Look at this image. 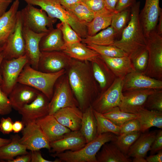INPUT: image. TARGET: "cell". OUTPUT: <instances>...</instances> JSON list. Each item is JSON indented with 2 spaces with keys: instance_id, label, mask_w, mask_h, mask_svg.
<instances>
[{
  "instance_id": "50",
  "label": "cell",
  "mask_w": 162,
  "mask_h": 162,
  "mask_svg": "<svg viewBox=\"0 0 162 162\" xmlns=\"http://www.w3.org/2000/svg\"><path fill=\"white\" fill-rule=\"evenodd\" d=\"M31 161V153L30 152L18 156L15 159L8 161L9 162H30Z\"/></svg>"
},
{
  "instance_id": "46",
  "label": "cell",
  "mask_w": 162,
  "mask_h": 162,
  "mask_svg": "<svg viewBox=\"0 0 162 162\" xmlns=\"http://www.w3.org/2000/svg\"><path fill=\"white\" fill-rule=\"evenodd\" d=\"M162 149V130L160 129L157 131L155 139L150 149V154H155Z\"/></svg>"
},
{
  "instance_id": "30",
  "label": "cell",
  "mask_w": 162,
  "mask_h": 162,
  "mask_svg": "<svg viewBox=\"0 0 162 162\" xmlns=\"http://www.w3.org/2000/svg\"><path fill=\"white\" fill-rule=\"evenodd\" d=\"M80 130L84 137L86 143L92 141L97 136V122L91 105L83 112Z\"/></svg>"
},
{
  "instance_id": "6",
  "label": "cell",
  "mask_w": 162,
  "mask_h": 162,
  "mask_svg": "<svg viewBox=\"0 0 162 162\" xmlns=\"http://www.w3.org/2000/svg\"><path fill=\"white\" fill-rule=\"evenodd\" d=\"M20 11L22 26L36 33H48L57 19L49 17L44 10L30 4H27Z\"/></svg>"
},
{
  "instance_id": "35",
  "label": "cell",
  "mask_w": 162,
  "mask_h": 162,
  "mask_svg": "<svg viewBox=\"0 0 162 162\" xmlns=\"http://www.w3.org/2000/svg\"><path fill=\"white\" fill-rule=\"evenodd\" d=\"M141 133L140 131H136L121 134L117 136L116 140L112 142L124 154L127 156L130 147Z\"/></svg>"
},
{
  "instance_id": "32",
  "label": "cell",
  "mask_w": 162,
  "mask_h": 162,
  "mask_svg": "<svg viewBox=\"0 0 162 162\" xmlns=\"http://www.w3.org/2000/svg\"><path fill=\"white\" fill-rule=\"evenodd\" d=\"M20 137L17 134L11 136V142L0 147V160H12L16 156L27 154L26 147L20 143Z\"/></svg>"
},
{
  "instance_id": "39",
  "label": "cell",
  "mask_w": 162,
  "mask_h": 162,
  "mask_svg": "<svg viewBox=\"0 0 162 162\" xmlns=\"http://www.w3.org/2000/svg\"><path fill=\"white\" fill-rule=\"evenodd\" d=\"M130 9H126L114 13L112 18L111 26L117 35L121 33L125 27L130 14Z\"/></svg>"
},
{
  "instance_id": "44",
  "label": "cell",
  "mask_w": 162,
  "mask_h": 162,
  "mask_svg": "<svg viewBox=\"0 0 162 162\" xmlns=\"http://www.w3.org/2000/svg\"><path fill=\"white\" fill-rule=\"evenodd\" d=\"M12 108L8 96L2 91L0 85V116L9 114Z\"/></svg>"
},
{
  "instance_id": "34",
  "label": "cell",
  "mask_w": 162,
  "mask_h": 162,
  "mask_svg": "<svg viewBox=\"0 0 162 162\" xmlns=\"http://www.w3.org/2000/svg\"><path fill=\"white\" fill-rule=\"evenodd\" d=\"M97 124V136L100 134L111 132L118 136L120 135V127L110 119L105 117L102 114L93 110Z\"/></svg>"
},
{
  "instance_id": "13",
  "label": "cell",
  "mask_w": 162,
  "mask_h": 162,
  "mask_svg": "<svg viewBox=\"0 0 162 162\" xmlns=\"http://www.w3.org/2000/svg\"><path fill=\"white\" fill-rule=\"evenodd\" d=\"M49 102L46 96L40 92L33 101L19 110L18 111L22 116V121L25 126L48 115Z\"/></svg>"
},
{
  "instance_id": "11",
  "label": "cell",
  "mask_w": 162,
  "mask_h": 162,
  "mask_svg": "<svg viewBox=\"0 0 162 162\" xmlns=\"http://www.w3.org/2000/svg\"><path fill=\"white\" fill-rule=\"evenodd\" d=\"M19 141L31 151L45 148L50 150V142L35 122L28 123L22 131Z\"/></svg>"
},
{
  "instance_id": "20",
  "label": "cell",
  "mask_w": 162,
  "mask_h": 162,
  "mask_svg": "<svg viewBox=\"0 0 162 162\" xmlns=\"http://www.w3.org/2000/svg\"><path fill=\"white\" fill-rule=\"evenodd\" d=\"M35 122L50 142L61 138L71 131L60 124L53 115L48 114Z\"/></svg>"
},
{
  "instance_id": "28",
  "label": "cell",
  "mask_w": 162,
  "mask_h": 162,
  "mask_svg": "<svg viewBox=\"0 0 162 162\" xmlns=\"http://www.w3.org/2000/svg\"><path fill=\"white\" fill-rule=\"evenodd\" d=\"M96 155L97 162H131L132 160L124 154L111 141L105 143Z\"/></svg>"
},
{
  "instance_id": "58",
  "label": "cell",
  "mask_w": 162,
  "mask_h": 162,
  "mask_svg": "<svg viewBox=\"0 0 162 162\" xmlns=\"http://www.w3.org/2000/svg\"><path fill=\"white\" fill-rule=\"evenodd\" d=\"M11 141V139H4L0 137V147L9 143Z\"/></svg>"
},
{
  "instance_id": "7",
  "label": "cell",
  "mask_w": 162,
  "mask_h": 162,
  "mask_svg": "<svg viewBox=\"0 0 162 162\" xmlns=\"http://www.w3.org/2000/svg\"><path fill=\"white\" fill-rule=\"evenodd\" d=\"M64 75L57 80L55 85L53 94L49 104V115H53L59 109L67 107H79L67 76Z\"/></svg>"
},
{
  "instance_id": "60",
  "label": "cell",
  "mask_w": 162,
  "mask_h": 162,
  "mask_svg": "<svg viewBox=\"0 0 162 162\" xmlns=\"http://www.w3.org/2000/svg\"><path fill=\"white\" fill-rule=\"evenodd\" d=\"M2 45H0V53L2 52Z\"/></svg>"
},
{
  "instance_id": "49",
  "label": "cell",
  "mask_w": 162,
  "mask_h": 162,
  "mask_svg": "<svg viewBox=\"0 0 162 162\" xmlns=\"http://www.w3.org/2000/svg\"><path fill=\"white\" fill-rule=\"evenodd\" d=\"M39 151H31V162H60L58 158L54 161L45 159L42 157Z\"/></svg>"
},
{
  "instance_id": "41",
  "label": "cell",
  "mask_w": 162,
  "mask_h": 162,
  "mask_svg": "<svg viewBox=\"0 0 162 162\" xmlns=\"http://www.w3.org/2000/svg\"><path fill=\"white\" fill-rule=\"evenodd\" d=\"M144 108L162 112V89L155 90L147 97Z\"/></svg>"
},
{
  "instance_id": "3",
  "label": "cell",
  "mask_w": 162,
  "mask_h": 162,
  "mask_svg": "<svg viewBox=\"0 0 162 162\" xmlns=\"http://www.w3.org/2000/svg\"><path fill=\"white\" fill-rule=\"evenodd\" d=\"M65 69L53 73H47L32 68L27 63L24 66L17 80V82L29 86L43 93L50 101L57 80L64 75Z\"/></svg>"
},
{
  "instance_id": "22",
  "label": "cell",
  "mask_w": 162,
  "mask_h": 162,
  "mask_svg": "<svg viewBox=\"0 0 162 162\" xmlns=\"http://www.w3.org/2000/svg\"><path fill=\"white\" fill-rule=\"evenodd\" d=\"M82 114L79 107L69 106L59 109L53 115L60 124L73 131L80 130Z\"/></svg>"
},
{
  "instance_id": "18",
  "label": "cell",
  "mask_w": 162,
  "mask_h": 162,
  "mask_svg": "<svg viewBox=\"0 0 162 162\" xmlns=\"http://www.w3.org/2000/svg\"><path fill=\"white\" fill-rule=\"evenodd\" d=\"M159 2V0H146L144 7L140 13V20L146 37L156 29L162 11Z\"/></svg>"
},
{
  "instance_id": "33",
  "label": "cell",
  "mask_w": 162,
  "mask_h": 162,
  "mask_svg": "<svg viewBox=\"0 0 162 162\" xmlns=\"http://www.w3.org/2000/svg\"><path fill=\"white\" fill-rule=\"evenodd\" d=\"M116 34L110 26L95 34L82 39V43L84 44H92L99 46L112 45L115 40Z\"/></svg>"
},
{
  "instance_id": "17",
  "label": "cell",
  "mask_w": 162,
  "mask_h": 162,
  "mask_svg": "<svg viewBox=\"0 0 162 162\" xmlns=\"http://www.w3.org/2000/svg\"><path fill=\"white\" fill-rule=\"evenodd\" d=\"M86 140L80 130L71 131L61 138L50 142L51 152L60 153L66 151H76L86 144Z\"/></svg>"
},
{
  "instance_id": "24",
  "label": "cell",
  "mask_w": 162,
  "mask_h": 162,
  "mask_svg": "<svg viewBox=\"0 0 162 162\" xmlns=\"http://www.w3.org/2000/svg\"><path fill=\"white\" fill-rule=\"evenodd\" d=\"M61 51L72 58L82 61L91 62L100 56L97 52L81 42L65 43Z\"/></svg>"
},
{
  "instance_id": "27",
  "label": "cell",
  "mask_w": 162,
  "mask_h": 162,
  "mask_svg": "<svg viewBox=\"0 0 162 162\" xmlns=\"http://www.w3.org/2000/svg\"><path fill=\"white\" fill-rule=\"evenodd\" d=\"M41 39L39 43L40 52L62 51L65 44L61 30L53 27Z\"/></svg>"
},
{
  "instance_id": "19",
  "label": "cell",
  "mask_w": 162,
  "mask_h": 162,
  "mask_svg": "<svg viewBox=\"0 0 162 162\" xmlns=\"http://www.w3.org/2000/svg\"><path fill=\"white\" fill-rule=\"evenodd\" d=\"M40 92L29 86L17 82L8 97L12 108L18 111L33 101Z\"/></svg>"
},
{
  "instance_id": "40",
  "label": "cell",
  "mask_w": 162,
  "mask_h": 162,
  "mask_svg": "<svg viewBox=\"0 0 162 162\" xmlns=\"http://www.w3.org/2000/svg\"><path fill=\"white\" fill-rule=\"evenodd\" d=\"M57 28L61 30L65 43L73 44L81 42L82 38L68 23L61 22L57 24Z\"/></svg>"
},
{
  "instance_id": "10",
  "label": "cell",
  "mask_w": 162,
  "mask_h": 162,
  "mask_svg": "<svg viewBox=\"0 0 162 162\" xmlns=\"http://www.w3.org/2000/svg\"><path fill=\"white\" fill-rule=\"evenodd\" d=\"M22 29V22L19 10L17 12L16 24L15 30L2 46V52L4 59L17 58L25 55V42Z\"/></svg>"
},
{
  "instance_id": "1",
  "label": "cell",
  "mask_w": 162,
  "mask_h": 162,
  "mask_svg": "<svg viewBox=\"0 0 162 162\" xmlns=\"http://www.w3.org/2000/svg\"><path fill=\"white\" fill-rule=\"evenodd\" d=\"M67 69L70 87L79 108L83 112L100 94L93 74L91 64L90 62L72 58Z\"/></svg>"
},
{
  "instance_id": "29",
  "label": "cell",
  "mask_w": 162,
  "mask_h": 162,
  "mask_svg": "<svg viewBox=\"0 0 162 162\" xmlns=\"http://www.w3.org/2000/svg\"><path fill=\"white\" fill-rule=\"evenodd\" d=\"M136 115L140 124L142 133L146 132L152 127L162 129V112L143 108Z\"/></svg>"
},
{
  "instance_id": "53",
  "label": "cell",
  "mask_w": 162,
  "mask_h": 162,
  "mask_svg": "<svg viewBox=\"0 0 162 162\" xmlns=\"http://www.w3.org/2000/svg\"><path fill=\"white\" fill-rule=\"evenodd\" d=\"M59 1L62 6L67 9L73 5L81 2L82 0H59Z\"/></svg>"
},
{
  "instance_id": "9",
  "label": "cell",
  "mask_w": 162,
  "mask_h": 162,
  "mask_svg": "<svg viewBox=\"0 0 162 162\" xmlns=\"http://www.w3.org/2000/svg\"><path fill=\"white\" fill-rule=\"evenodd\" d=\"M27 63L28 60L26 55L17 58L3 60L1 66L2 79L1 86L8 96L17 82L19 75Z\"/></svg>"
},
{
  "instance_id": "37",
  "label": "cell",
  "mask_w": 162,
  "mask_h": 162,
  "mask_svg": "<svg viewBox=\"0 0 162 162\" xmlns=\"http://www.w3.org/2000/svg\"><path fill=\"white\" fill-rule=\"evenodd\" d=\"M103 114L105 117L119 126L127 121L136 118V117L135 114L122 111L118 106L116 107Z\"/></svg>"
},
{
  "instance_id": "51",
  "label": "cell",
  "mask_w": 162,
  "mask_h": 162,
  "mask_svg": "<svg viewBox=\"0 0 162 162\" xmlns=\"http://www.w3.org/2000/svg\"><path fill=\"white\" fill-rule=\"evenodd\" d=\"M147 162H162V150L158 152L156 154L150 155L146 158Z\"/></svg>"
},
{
  "instance_id": "4",
  "label": "cell",
  "mask_w": 162,
  "mask_h": 162,
  "mask_svg": "<svg viewBox=\"0 0 162 162\" xmlns=\"http://www.w3.org/2000/svg\"><path fill=\"white\" fill-rule=\"evenodd\" d=\"M117 137L111 132L104 133L78 150L54 153L51 156L57 157L61 162H97L96 155L102 146L106 142L116 140Z\"/></svg>"
},
{
  "instance_id": "42",
  "label": "cell",
  "mask_w": 162,
  "mask_h": 162,
  "mask_svg": "<svg viewBox=\"0 0 162 162\" xmlns=\"http://www.w3.org/2000/svg\"><path fill=\"white\" fill-rule=\"evenodd\" d=\"M131 59L135 70L144 73L146 69L148 63V53L147 48Z\"/></svg>"
},
{
  "instance_id": "21",
  "label": "cell",
  "mask_w": 162,
  "mask_h": 162,
  "mask_svg": "<svg viewBox=\"0 0 162 162\" xmlns=\"http://www.w3.org/2000/svg\"><path fill=\"white\" fill-rule=\"evenodd\" d=\"M90 63L93 76L99 86L101 94L112 83L116 77L100 56Z\"/></svg>"
},
{
  "instance_id": "31",
  "label": "cell",
  "mask_w": 162,
  "mask_h": 162,
  "mask_svg": "<svg viewBox=\"0 0 162 162\" xmlns=\"http://www.w3.org/2000/svg\"><path fill=\"white\" fill-rule=\"evenodd\" d=\"M116 12L105 8L95 13L94 18L87 24L88 36L94 35L100 31L110 26L113 16Z\"/></svg>"
},
{
  "instance_id": "47",
  "label": "cell",
  "mask_w": 162,
  "mask_h": 162,
  "mask_svg": "<svg viewBox=\"0 0 162 162\" xmlns=\"http://www.w3.org/2000/svg\"><path fill=\"white\" fill-rule=\"evenodd\" d=\"M13 123L10 117L6 118H2L0 119V131L4 134H9L12 132Z\"/></svg>"
},
{
  "instance_id": "14",
  "label": "cell",
  "mask_w": 162,
  "mask_h": 162,
  "mask_svg": "<svg viewBox=\"0 0 162 162\" xmlns=\"http://www.w3.org/2000/svg\"><path fill=\"white\" fill-rule=\"evenodd\" d=\"M147 89H162V80L136 70L129 73L124 78L123 92Z\"/></svg>"
},
{
  "instance_id": "26",
  "label": "cell",
  "mask_w": 162,
  "mask_h": 162,
  "mask_svg": "<svg viewBox=\"0 0 162 162\" xmlns=\"http://www.w3.org/2000/svg\"><path fill=\"white\" fill-rule=\"evenodd\" d=\"M157 132V131L154 130L141 133L130 147L127 156L128 158L136 156L145 158L148 152L150 150Z\"/></svg>"
},
{
  "instance_id": "16",
  "label": "cell",
  "mask_w": 162,
  "mask_h": 162,
  "mask_svg": "<svg viewBox=\"0 0 162 162\" xmlns=\"http://www.w3.org/2000/svg\"><path fill=\"white\" fill-rule=\"evenodd\" d=\"M22 32L25 42V55L28 64L32 68L38 70L41 53L40 42L41 38L47 33H36L23 26Z\"/></svg>"
},
{
  "instance_id": "8",
  "label": "cell",
  "mask_w": 162,
  "mask_h": 162,
  "mask_svg": "<svg viewBox=\"0 0 162 162\" xmlns=\"http://www.w3.org/2000/svg\"><path fill=\"white\" fill-rule=\"evenodd\" d=\"M124 78L116 77L112 83L100 94L91 105L93 110L103 114L119 106L123 96Z\"/></svg>"
},
{
  "instance_id": "15",
  "label": "cell",
  "mask_w": 162,
  "mask_h": 162,
  "mask_svg": "<svg viewBox=\"0 0 162 162\" xmlns=\"http://www.w3.org/2000/svg\"><path fill=\"white\" fill-rule=\"evenodd\" d=\"M154 90L147 89L124 92L118 107L122 111L136 114L141 109L144 108L147 97Z\"/></svg>"
},
{
  "instance_id": "57",
  "label": "cell",
  "mask_w": 162,
  "mask_h": 162,
  "mask_svg": "<svg viewBox=\"0 0 162 162\" xmlns=\"http://www.w3.org/2000/svg\"><path fill=\"white\" fill-rule=\"evenodd\" d=\"M133 162H147L145 158L141 156H136L134 157L132 160Z\"/></svg>"
},
{
  "instance_id": "45",
  "label": "cell",
  "mask_w": 162,
  "mask_h": 162,
  "mask_svg": "<svg viewBox=\"0 0 162 162\" xmlns=\"http://www.w3.org/2000/svg\"><path fill=\"white\" fill-rule=\"evenodd\" d=\"M81 2L95 13L106 8L104 0H82Z\"/></svg>"
},
{
  "instance_id": "52",
  "label": "cell",
  "mask_w": 162,
  "mask_h": 162,
  "mask_svg": "<svg viewBox=\"0 0 162 162\" xmlns=\"http://www.w3.org/2000/svg\"><path fill=\"white\" fill-rule=\"evenodd\" d=\"M12 0H0V18L5 13Z\"/></svg>"
},
{
  "instance_id": "5",
  "label": "cell",
  "mask_w": 162,
  "mask_h": 162,
  "mask_svg": "<svg viewBox=\"0 0 162 162\" xmlns=\"http://www.w3.org/2000/svg\"><path fill=\"white\" fill-rule=\"evenodd\" d=\"M146 38L148 60L146 69L143 73L162 80V36L158 34L155 29Z\"/></svg>"
},
{
  "instance_id": "56",
  "label": "cell",
  "mask_w": 162,
  "mask_h": 162,
  "mask_svg": "<svg viewBox=\"0 0 162 162\" xmlns=\"http://www.w3.org/2000/svg\"><path fill=\"white\" fill-rule=\"evenodd\" d=\"M159 23L157 31V33L162 36V13L161 11L160 13L158 19Z\"/></svg>"
},
{
  "instance_id": "38",
  "label": "cell",
  "mask_w": 162,
  "mask_h": 162,
  "mask_svg": "<svg viewBox=\"0 0 162 162\" xmlns=\"http://www.w3.org/2000/svg\"><path fill=\"white\" fill-rule=\"evenodd\" d=\"M86 45L88 47L97 52L101 56L115 57L127 56L121 49L113 45L99 46L89 44Z\"/></svg>"
},
{
  "instance_id": "36",
  "label": "cell",
  "mask_w": 162,
  "mask_h": 162,
  "mask_svg": "<svg viewBox=\"0 0 162 162\" xmlns=\"http://www.w3.org/2000/svg\"><path fill=\"white\" fill-rule=\"evenodd\" d=\"M66 10L72 13L80 20L86 23L92 21L95 14L82 2L73 5Z\"/></svg>"
},
{
  "instance_id": "23",
  "label": "cell",
  "mask_w": 162,
  "mask_h": 162,
  "mask_svg": "<svg viewBox=\"0 0 162 162\" xmlns=\"http://www.w3.org/2000/svg\"><path fill=\"white\" fill-rule=\"evenodd\" d=\"M19 4L20 0H15L0 18V45L2 46L15 30Z\"/></svg>"
},
{
  "instance_id": "43",
  "label": "cell",
  "mask_w": 162,
  "mask_h": 162,
  "mask_svg": "<svg viewBox=\"0 0 162 162\" xmlns=\"http://www.w3.org/2000/svg\"><path fill=\"white\" fill-rule=\"evenodd\" d=\"M119 127L120 134L134 131H141L140 124L136 118L127 121Z\"/></svg>"
},
{
  "instance_id": "54",
  "label": "cell",
  "mask_w": 162,
  "mask_h": 162,
  "mask_svg": "<svg viewBox=\"0 0 162 162\" xmlns=\"http://www.w3.org/2000/svg\"><path fill=\"white\" fill-rule=\"evenodd\" d=\"M25 125L22 121H16L13 124V131L15 133H18L22 131Z\"/></svg>"
},
{
  "instance_id": "2",
  "label": "cell",
  "mask_w": 162,
  "mask_h": 162,
  "mask_svg": "<svg viewBox=\"0 0 162 162\" xmlns=\"http://www.w3.org/2000/svg\"><path fill=\"white\" fill-rule=\"evenodd\" d=\"M140 3L135 2L131 6L130 19L122 32L121 39L112 45L124 51L130 59L146 48V38L140 17Z\"/></svg>"
},
{
  "instance_id": "25",
  "label": "cell",
  "mask_w": 162,
  "mask_h": 162,
  "mask_svg": "<svg viewBox=\"0 0 162 162\" xmlns=\"http://www.w3.org/2000/svg\"><path fill=\"white\" fill-rule=\"evenodd\" d=\"M100 56L116 77H124L135 70L130 58L127 56L115 57Z\"/></svg>"
},
{
  "instance_id": "59",
  "label": "cell",
  "mask_w": 162,
  "mask_h": 162,
  "mask_svg": "<svg viewBox=\"0 0 162 162\" xmlns=\"http://www.w3.org/2000/svg\"><path fill=\"white\" fill-rule=\"evenodd\" d=\"M4 59L3 56L2 52L0 53V85H1L2 82V77L1 72V66L2 62Z\"/></svg>"
},
{
  "instance_id": "55",
  "label": "cell",
  "mask_w": 162,
  "mask_h": 162,
  "mask_svg": "<svg viewBox=\"0 0 162 162\" xmlns=\"http://www.w3.org/2000/svg\"><path fill=\"white\" fill-rule=\"evenodd\" d=\"M106 8L110 10L115 11V8L118 0H104Z\"/></svg>"
},
{
  "instance_id": "48",
  "label": "cell",
  "mask_w": 162,
  "mask_h": 162,
  "mask_svg": "<svg viewBox=\"0 0 162 162\" xmlns=\"http://www.w3.org/2000/svg\"><path fill=\"white\" fill-rule=\"evenodd\" d=\"M135 0H118L115 8V11L119 12L129 8L135 2Z\"/></svg>"
},
{
  "instance_id": "12",
  "label": "cell",
  "mask_w": 162,
  "mask_h": 162,
  "mask_svg": "<svg viewBox=\"0 0 162 162\" xmlns=\"http://www.w3.org/2000/svg\"><path fill=\"white\" fill-rule=\"evenodd\" d=\"M72 58L63 52H41L38 70L44 72L53 73L67 69Z\"/></svg>"
}]
</instances>
